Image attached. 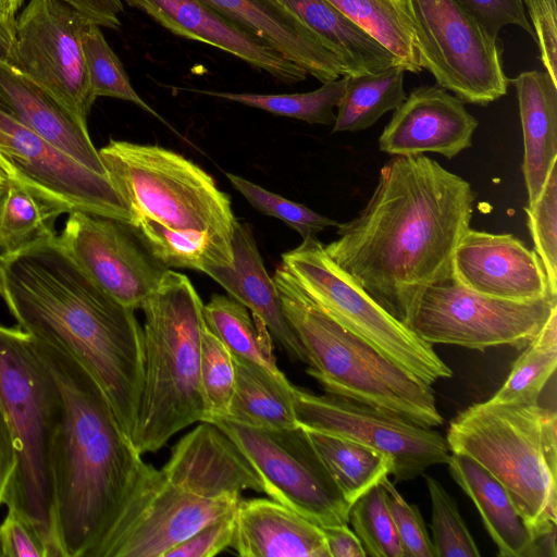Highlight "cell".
Listing matches in <instances>:
<instances>
[{"label":"cell","mask_w":557,"mask_h":557,"mask_svg":"<svg viewBox=\"0 0 557 557\" xmlns=\"http://www.w3.org/2000/svg\"><path fill=\"white\" fill-rule=\"evenodd\" d=\"M470 183L424 153L392 156L366 206L324 245L327 256L380 306L410 327L431 285L453 275V257L470 228Z\"/></svg>","instance_id":"cell-1"},{"label":"cell","mask_w":557,"mask_h":557,"mask_svg":"<svg viewBox=\"0 0 557 557\" xmlns=\"http://www.w3.org/2000/svg\"><path fill=\"white\" fill-rule=\"evenodd\" d=\"M0 295L18 329L90 373L132 438L144 382V332L135 310L99 287L58 235L0 253Z\"/></svg>","instance_id":"cell-2"},{"label":"cell","mask_w":557,"mask_h":557,"mask_svg":"<svg viewBox=\"0 0 557 557\" xmlns=\"http://www.w3.org/2000/svg\"><path fill=\"white\" fill-rule=\"evenodd\" d=\"M29 337L62 398L52 458L62 557H92L154 467L141 459L90 373L65 351Z\"/></svg>","instance_id":"cell-3"},{"label":"cell","mask_w":557,"mask_h":557,"mask_svg":"<svg viewBox=\"0 0 557 557\" xmlns=\"http://www.w3.org/2000/svg\"><path fill=\"white\" fill-rule=\"evenodd\" d=\"M263 484L237 445L201 422L135 491L92 557H165L205 525L234 511Z\"/></svg>","instance_id":"cell-4"},{"label":"cell","mask_w":557,"mask_h":557,"mask_svg":"<svg viewBox=\"0 0 557 557\" xmlns=\"http://www.w3.org/2000/svg\"><path fill=\"white\" fill-rule=\"evenodd\" d=\"M203 304L189 278L168 270L144 301V382L132 434L143 455L206 417L200 385Z\"/></svg>","instance_id":"cell-5"},{"label":"cell","mask_w":557,"mask_h":557,"mask_svg":"<svg viewBox=\"0 0 557 557\" xmlns=\"http://www.w3.org/2000/svg\"><path fill=\"white\" fill-rule=\"evenodd\" d=\"M273 281L299 338L307 373L329 394L405 417L420 425L444 422L434 391L323 311L281 263Z\"/></svg>","instance_id":"cell-6"},{"label":"cell","mask_w":557,"mask_h":557,"mask_svg":"<svg viewBox=\"0 0 557 557\" xmlns=\"http://www.w3.org/2000/svg\"><path fill=\"white\" fill-rule=\"evenodd\" d=\"M557 416L537 404L485 400L449 423L450 453L463 454L496 478L536 536L556 529Z\"/></svg>","instance_id":"cell-7"},{"label":"cell","mask_w":557,"mask_h":557,"mask_svg":"<svg viewBox=\"0 0 557 557\" xmlns=\"http://www.w3.org/2000/svg\"><path fill=\"white\" fill-rule=\"evenodd\" d=\"M0 404L14 441L16 462L3 504L25 516L62 557L54 517L52 458L62 414L57 381L18 327L0 325Z\"/></svg>","instance_id":"cell-8"},{"label":"cell","mask_w":557,"mask_h":557,"mask_svg":"<svg viewBox=\"0 0 557 557\" xmlns=\"http://www.w3.org/2000/svg\"><path fill=\"white\" fill-rule=\"evenodd\" d=\"M98 151L135 221L146 216L174 231L232 238L237 220L228 195L190 160L157 145L115 139Z\"/></svg>","instance_id":"cell-9"},{"label":"cell","mask_w":557,"mask_h":557,"mask_svg":"<svg viewBox=\"0 0 557 557\" xmlns=\"http://www.w3.org/2000/svg\"><path fill=\"white\" fill-rule=\"evenodd\" d=\"M282 264L331 318L424 383L453 375L433 345L380 306L327 256L317 237L285 252Z\"/></svg>","instance_id":"cell-10"},{"label":"cell","mask_w":557,"mask_h":557,"mask_svg":"<svg viewBox=\"0 0 557 557\" xmlns=\"http://www.w3.org/2000/svg\"><path fill=\"white\" fill-rule=\"evenodd\" d=\"M242 450L263 484V493L319 527L348 524L345 499L302 426L268 429L211 416Z\"/></svg>","instance_id":"cell-11"},{"label":"cell","mask_w":557,"mask_h":557,"mask_svg":"<svg viewBox=\"0 0 557 557\" xmlns=\"http://www.w3.org/2000/svg\"><path fill=\"white\" fill-rule=\"evenodd\" d=\"M422 69L462 102L479 106L505 96L498 38L491 37L456 0H404Z\"/></svg>","instance_id":"cell-12"},{"label":"cell","mask_w":557,"mask_h":557,"mask_svg":"<svg viewBox=\"0 0 557 557\" xmlns=\"http://www.w3.org/2000/svg\"><path fill=\"white\" fill-rule=\"evenodd\" d=\"M555 309L554 295L530 301L500 299L475 293L451 276L423 292L410 329L431 345L480 351L508 345L522 350Z\"/></svg>","instance_id":"cell-13"},{"label":"cell","mask_w":557,"mask_h":557,"mask_svg":"<svg viewBox=\"0 0 557 557\" xmlns=\"http://www.w3.org/2000/svg\"><path fill=\"white\" fill-rule=\"evenodd\" d=\"M294 408L304 429L350 440L388 456L394 483L447 463L450 456L440 432L359 401L329 393L314 395L295 386Z\"/></svg>","instance_id":"cell-14"},{"label":"cell","mask_w":557,"mask_h":557,"mask_svg":"<svg viewBox=\"0 0 557 557\" xmlns=\"http://www.w3.org/2000/svg\"><path fill=\"white\" fill-rule=\"evenodd\" d=\"M87 22L62 1L29 0L15 18L8 61L84 123L96 100L82 46Z\"/></svg>","instance_id":"cell-15"},{"label":"cell","mask_w":557,"mask_h":557,"mask_svg":"<svg viewBox=\"0 0 557 557\" xmlns=\"http://www.w3.org/2000/svg\"><path fill=\"white\" fill-rule=\"evenodd\" d=\"M0 153L16 180L63 213L83 211L134 224L132 210L108 176L24 126L1 104Z\"/></svg>","instance_id":"cell-16"},{"label":"cell","mask_w":557,"mask_h":557,"mask_svg":"<svg viewBox=\"0 0 557 557\" xmlns=\"http://www.w3.org/2000/svg\"><path fill=\"white\" fill-rule=\"evenodd\" d=\"M60 243L106 293L134 310L159 286L165 269L136 228L99 214L69 213Z\"/></svg>","instance_id":"cell-17"},{"label":"cell","mask_w":557,"mask_h":557,"mask_svg":"<svg viewBox=\"0 0 557 557\" xmlns=\"http://www.w3.org/2000/svg\"><path fill=\"white\" fill-rule=\"evenodd\" d=\"M451 276L475 293L500 299L530 301L554 295L535 250L512 234L469 228L455 249Z\"/></svg>","instance_id":"cell-18"},{"label":"cell","mask_w":557,"mask_h":557,"mask_svg":"<svg viewBox=\"0 0 557 557\" xmlns=\"http://www.w3.org/2000/svg\"><path fill=\"white\" fill-rule=\"evenodd\" d=\"M479 125L463 102L438 85L413 88L379 137L391 156L435 152L453 159L472 145Z\"/></svg>","instance_id":"cell-19"},{"label":"cell","mask_w":557,"mask_h":557,"mask_svg":"<svg viewBox=\"0 0 557 557\" xmlns=\"http://www.w3.org/2000/svg\"><path fill=\"white\" fill-rule=\"evenodd\" d=\"M175 35L231 53L284 84L307 78V72L256 36L239 28L200 0H124Z\"/></svg>","instance_id":"cell-20"},{"label":"cell","mask_w":557,"mask_h":557,"mask_svg":"<svg viewBox=\"0 0 557 557\" xmlns=\"http://www.w3.org/2000/svg\"><path fill=\"white\" fill-rule=\"evenodd\" d=\"M321 83L348 75L342 61L277 0H200Z\"/></svg>","instance_id":"cell-21"},{"label":"cell","mask_w":557,"mask_h":557,"mask_svg":"<svg viewBox=\"0 0 557 557\" xmlns=\"http://www.w3.org/2000/svg\"><path fill=\"white\" fill-rule=\"evenodd\" d=\"M0 104L44 139L91 171L108 176L87 123L1 57Z\"/></svg>","instance_id":"cell-22"},{"label":"cell","mask_w":557,"mask_h":557,"mask_svg":"<svg viewBox=\"0 0 557 557\" xmlns=\"http://www.w3.org/2000/svg\"><path fill=\"white\" fill-rule=\"evenodd\" d=\"M231 243L233 264L210 268L206 274L263 321L290 360L307 363L304 347L284 314L277 287L264 268L250 226L237 221Z\"/></svg>","instance_id":"cell-23"},{"label":"cell","mask_w":557,"mask_h":557,"mask_svg":"<svg viewBox=\"0 0 557 557\" xmlns=\"http://www.w3.org/2000/svg\"><path fill=\"white\" fill-rule=\"evenodd\" d=\"M231 547L242 557H330L321 527L273 499H240Z\"/></svg>","instance_id":"cell-24"},{"label":"cell","mask_w":557,"mask_h":557,"mask_svg":"<svg viewBox=\"0 0 557 557\" xmlns=\"http://www.w3.org/2000/svg\"><path fill=\"white\" fill-rule=\"evenodd\" d=\"M509 83L517 92L524 145L522 173L531 205L557 163V83L539 70L521 72Z\"/></svg>","instance_id":"cell-25"},{"label":"cell","mask_w":557,"mask_h":557,"mask_svg":"<svg viewBox=\"0 0 557 557\" xmlns=\"http://www.w3.org/2000/svg\"><path fill=\"white\" fill-rule=\"evenodd\" d=\"M451 478L478 509L500 557H533L535 536L517 511L502 483L471 457L453 453Z\"/></svg>","instance_id":"cell-26"},{"label":"cell","mask_w":557,"mask_h":557,"mask_svg":"<svg viewBox=\"0 0 557 557\" xmlns=\"http://www.w3.org/2000/svg\"><path fill=\"white\" fill-rule=\"evenodd\" d=\"M342 61L348 75L376 73L398 59L327 0H277ZM401 65V64H400Z\"/></svg>","instance_id":"cell-27"},{"label":"cell","mask_w":557,"mask_h":557,"mask_svg":"<svg viewBox=\"0 0 557 557\" xmlns=\"http://www.w3.org/2000/svg\"><path fill=\"white\" fill-rule=\"evenodd\" d=\"M235 389L228 418L252 426H299L294 408V388L283 372L275 373L252 361L233 356Z\"/></svg>","instance_id":"cell-28"},{"label":"cell","mask_w":557,"mask_h":557,"mask_svg":"<svg viewBox=\"0 0 557 557\" xmlns=\"http://www.w3.org/2000/svg\"><path fill=\"white\" fill-rule=\"evenodd\" d=\"M133 226L153 257L168 270L190 269L206 273L210 268L233 264L232 238L226 236L174 231L146 216H138Z\"/></svg>","instance_id":"cell-29"},{"label":"cell","mask_w":557,"mask_h":557,"mask_svg":"<svg viewBox=\"0 0 557 557\" xmlns=\"http://www.w3.org/2000/svg\"><path fill=\"white\" fill-rule=\"evenodd\" d=\"M405 69L397 64L376 73L345 75L344 95L337 106L332 133L359 132L394 111L405 99Z\"/></svg>","instance_id":"cell-30"},{"label":"cell","mask_w":557,"mask_h":557,"mask_svg":"<svg viewBox=\"0 0 557 557\" xmlns=\"http://www.w3.org/2000/svg\"><path fill=\"white\" fill-rule=\"evenodd\" d=\"M306 431L350 505L393 471L392 459L370 447L326 433Z\"/></svg>","instance_id":"cell-31"},{"label":"cell","mask_w":557,"mask_h":557,"mask_svg":"<svg viewBox=\"0 0 557 557\" xmlns=\"http://www.w3.org/2000/svg\"><path fill=\"white\" fill-rule=\"evenodd\" d=\"M206 326L226 346L232 356L252 361L275 373L282 372L272 351L263 321L231 296L214 294L202 307Z\"/></svg>","instance_id":"cell-32"},{"label":"cell","mask_w":557,"mask_h":557,"mask_svg":"<svg viewBox=\"0 0 557 557\" xmlns=\"http://www.w3.org/2000/svg\"><path fill=\"white\" fill-rule=\"evenodd\" d=\"M392 52L405 71H422L412 23L404 0H327Z\"/></svg>","instance_id":"cell-33"},{"label":"cell","mask_w":557,"mask_h":557,"mask_svg":"<svg viewBox=\"0 0 557 557\" xmlns=\"http://www.w3.org/2000/svg\"><path fill=\"white\" fill-rule=\"evenodd\" d=\"M63 212L16 178H8L0 194V250L18 252L55 234Z\"/></svg>","instance_id":"cell-34"},{"label":"cell","mask_w":557,"mask_h":557,"mask_svg":"<svg viewBox=\"0 0 557 557\" xmlns=\"http://www.w3.org/2000/svg\"><path fill=\"white\" fill-rule=\"evenodd\" d=\"M556 367L557 309L534 339L522 349L504 384L488 400L497 404H537Z\"/></svg>","instance_id":"cell-35"},{"label":"cell","mask_w":557,"mask_h":557,"mask_svg":"<svg viewBox=\"0 0 557 557\" xmlns=\"http://www.w3.org/2000/svg\"><path fill=\"white\" fill-rule=\"evenodd\" d=\"M346 86V76L322 83L315 90L297 94H252L212 90L197 92L222 98L267 112L305 121L309 124L333 125Z\"/></svg>","instance_id":"cell-36"},{"label":"cell","mask_w":557,"mask_h":557,"mask_svg":"<svg viewBox=\"0 0 557 557\" xmlns=\"http://www.w3.org/2000/svg\"><path fill=\"white\" fill-rule=\"evenodd\" d=\"M82 46L92 96L129 101L169 125L133 88L115 52L107 42L100 26L87 22L82 30Z\"/></svg>","instance_id":"cell-37"},{"label":"cell","mask_w":557,"mask_h":557,"mask_svg":"<svg viewBox=\"0 0 557 557\" xmlns=\"http://www.w3.org/2000/svg\"><path fill=\"white\" fill-rule=\"evenodd\" d=\"M348 522L360 540L366 556L405 557L381 484L351 505Z\"/></svg>","instance_id":"cell-38"},{"label":"cell","mask_w":557,"mask_h":557,"mask_svg":"<svg viewBox=\"0 0 557 557\" xmlns=\"http://www.w3.org/2000/svg\"><path fill=\"white\" fill-rule=\"evenodd\" d=\"M432 506V543L436 557H479L480 549L456 500L433 476L425 475Z\"/></svg>","instance_id":"cell-39"},{"label":"cell","mask_w":557,"mask_h":557,"mask_svg":"<svg viewBox=\"0 0 557 557\" xmlns=\"http://www.w3.org/2000/svg\"><path fill=\"white\" fill-rule=\"evenodd\" d=\"M200 385L206 405L205 422L226 416L235 389V366L226 346L206 326L200 346Z\"/></svg>","instance_id":"cell-40"},{"label":"cell","mask_w":557,"mask_h":557,"mask_svg":"<svg viewBox=\"0 0 557 557\" xmlns=\"http://www.w3.org/2000/svg\"><path fill=\"white\" fill-rule=\"evenodd\" d=\"M232 186L259 212L274 216L294 228L302 239L317 237L318 233L338 222L331 220L301 203L290 201L277 194L232 173H225Z\"/></svg>","instance_id":"cell-41"},{"label":"cell","mask_w":557,"mask_h":557,"mask_svg":"<svg viewBox=\"0 0 557 557\" xmlns=\"http://www.w3.org/2000/svg\"><path fill=\"white\" fill-rule=\"evenodd\" d=\"M524 211L534 250L543 263L552 293L557 295V163L537 199Z\"/></svg>","instance_id":"cell-42"},{"label":"cell","mask_w":557,"mask_h":557,"mask_svg":"<svg viewBox=\"0 0 557 557\" xmlns=\"http://www.w3.org/2000/svg\"><path fill=\"white\" fill-rule=\"evenodd\" d=\"M405 557H435L432 539L418 506L409 504L388 476L380 483Z\"/></svg>","instance_id":"cell-43"},{"label":"cell","mask_w":557,"mask_h":557,"mask_svg":"<svg viewBox=\"0 0 557 557\" xmlns=\"http://www.w3.org/2000/svg\"><path fill=\"white\" fill-rule=\"evenodd\" d=\"M493 38L507 25H517L533 36L523 0H456Z\"/></svg>","instance_id":"cell-44"},{"label":"cell","mask_w":557,"mask_h":557,"mask_svg":"<svg viewBox=\"0 0 557 557\" xmlns=\"http://www.w3.org/2000/svg\"><path fill=\"white\" fill-rule=\"evenodd\" d=\"M0 557H51L35 525L22 513L8 508L0 524Z\"/></svg>","instance_id":"cell-45"},{"label":"cell","mask_w":557,"mask_h":557,"mask_svg":"<svg viewBox=\"0 0 557 557\" xmlns=\"http://www.w3.org/2000/svg\"><path fill=\"white\" fill-rule=\"evenodd\" d=\"M541 61L557 83V0H523Z\"/></svg>","instance_id":"cell-46"},{"label":"cell","mask_w":557,"mask_h":557,"mask_svg":"<svg viewBox=\"0 0 557 557\" xmlns=\"http://www.w3.org/2000/svg\"><path fill=\"white\" fill-rule=\"evenodd\" d=\"M235 511L210 522L190 537L173 547L165 557H213L231 547Z\"/></svg>","instance_id":"cell-47"},{"label":"cell","mask_w":557,"mask_h":557,"mask_svg":"<svg viewBox=\"0 0 557 557\" xmlns=\"http://www.w3.org/2000/svg\"><path fill=\"white\" fill-rule=\"evenodd\" d=\"M75 9L87 21L112 29L121 25L122 0H58Z\"/></svg>","instance_id":"cell-48"},{"label":"cell","mask_w":557,"mask_h":557,"mask_svg":"<svg viewBox=\"0 0 557 557\" xmlns=\"http://www.w3.org/2000/svg\"><path fill=\"white\" fill-rule=\"evenodd\" d=\"M330 557H364L366 552L358 536L348 528L339 524L321 528Z\"/></svg>","instance_id":"cell-49"},{"label":"cell","mask_w":557,"mask_h":557,"mask_svg":"<svg viewBox=\"0 0 557 557\" xmlns=\"http://www.w3.org/2000/svg\"><path fill=\"white\" fill-rule=\"evenodd\" d=\"M16 462L14 441L9 422L0 404V505L3 504L4 494Z\"/></svg>","instance_id":"cell-50"},{"label":"cell","mask_w":557,"mask_h":557,"mask_svg":"<svg viewBox=\"0 0 557 557\" xmlns=\"http://www.w3.org/2000/svg\"><path fill=\"white\" fill-rule=\"evenodd\" d=\"M14 29L0 17V57L10 60L13 49Z\"/></svg>","instance_id":"cell-51"},{"label":"cell","mask_w":557,"mask_h":557,"mask_svg":"<svg viewBox=\"0 0 557 557\" xmlns=\"http://www.w3.org/2000/svg\"><path fill=\"white\" fill-rule=\"evenodd\" d=\"M24 0H0V17L8 23L13 29L16 13Z\"/></svg>","instance_id":"cell-52"},{"label":"cell","mask_w":557,"mask_h":557,"mask_svg":"<svg viewBox=\"0 0 557 557\" xmlns=\"http://www.w3.org/2000/svg\"><path fill=\"white\" fill-rule=\"evenodd\" d=\"M8 178H15L13 169L0 159V181H8Z\"/></svg>","instance_id":"cell-53"},{"label":"cell","mask_w":557,"mask_h":557,"mask_svg":"<svg viewBox=\"0 0 557 557\" xmlns=\"http://www.w3.org/2000/svg\"><path fill=\"white\" fill-rule=\"evenodd\" d=\"M4 185H5V182L4 181H0V194L3 190Z\"/></svg>","instance_id":"cell-54"},{"label":"cell","mask_w":557,"mask_h":557,"mask_svg":"<svg viewBox=\"0 0 557 557\" xmlns=\"http://www.w3.org/2000/svg\"><path fill=\"white\" fill-rule=\"evenodd\" d=\"M0 159H1L3 162H5L7 164H9V163L4 160V158L1 156V153H0ZM9 165H10V164H9ZM10 166H11V165H10ZM11 168H12V166H11Z\"/></svg>","instance_id":"cell-55"}]
</instances>
